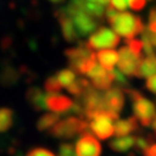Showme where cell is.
<instances>
[{
    "label": "cell",
    "mask_w": 156,
    "mask_h": 156,
    "mask_svg": "<svg viewBox=\"0 0 156 156\" xmlns=\"http://www.w3.org/2000/svg\"><path fill=\"white\" fill-rule=\"evenodd\" d=\"M60 119V115L56 113V112H49V113H44L38 118L37 123H36V128L39 132H45L49 131L55 124Z\"/></svg>",
    "instance_id": "cell-18"
},
{
    "label": "cell",
    "mask_w": 156,
    "mask_h": 156,
    "mask_svg": "<svg viewBox=\"0 0 156 156\" xmlns=\"http://www.w3.org/2000/svg\"><path fill=\"white\" fill-rule=\"evenodd\" d=\"M97 62L103 68H105L106 71H112L115 65L118 62L119 59V53L117 51L112 50V49H108V50H101L97 55Z\"/></svg>",
    "instance_id": "cell-16"
},
{
    "label": "cell",
    "mask_w": 156,
    "mask_h": 156,
    "mask_svg": "<svg viewBox=\"0 0 156 156\" xmlns=\"http://www.w3.org/2000/svg\"><path fill=\"white\" fill-rule=\"evenodd\" d=\"M156 74V55H151L144 58L139 64V67L135 73V78H148Z\"/></svg>",
    "instance_id": "cell-15"
},
{
    "label": "cell",
    "mask_w": 156,
    "mask_h": 156,
    "mask_svg": "<svg viewBox=\"0 0 156 156\" xmlns=\"http://www.w3.org/2000/svg\"><path fill=\"white\" fill-rule=\"evenodd\" d=\"M44 89L46 93H59V91H60L62 86H60L59 82H58L56 75L50 76V78H48L46 80H45Z\"/></svg>",
    "instance_id": "cell-24"
},
{
    "label": "cell",
    "mask_w": 156,
    "mask_h": 156,
    "mask_svg": "<svg viewBox=\"0 0 156 156\" xmlns=\"http://www.w3.org/2000/svg\"><path fill=\"white\" fill-rule=\"evenodd\" d=\"M108 22L111 24L113 30L118 35L123 36L126 39L134 38L145 29L141 17L136 16L129 12H122V13L117 12L115 16L108 20Z\"/></svg>",
    "instance_id": "cell-2"
},
{
    "label": "cell",
    "mask_w": 156,
    "mask_h": 156,
    "mask_svg": "<svg viewBox=\"0 0 156 156\" xmlns=\"http://www.w3.org/2000/svg\"><path fill=\"white\" fill-rule=\"evenodd\" d=\"M125 43L131 50L133 51L135 55L141 56L142 50H144V42L142 39H135V38H128L125 41Z\"/></svg>",
    "instance_id": "cell-25"
},
{
    "label": "cell",
    "mask_w": 156,
    "mask_h": 156,
    "mask_svg": "<svg viewBox=\"0 0 156 156\" xmlns=\"http://www.w3.org/2000/svg\"><path fill=\"white\" fill-rule=\"evenodd\" d=\"M19 76H20V74L15 68L6 67L2 69V72L0 74V82L4 86H13V84L16 83Z\"/></svg>",
    "instance_id": "cell-22"
},
{
    "label": "cell",
    "mask_w": 156,
    "mask_h": 156,
    "mask_svg": "<svg viewBox=\"0 0 156 156\" xmlns=\"http://www.w3.org/2000/svg\"><path fill=\"white\" fill-rule=\"evenodd\" d=\"M151 42H153V45L156 49V34H151Z\"/></svg>",
    "instance_id": "cell-33"
},
{
    "label": "cell",
    "mask_w": 156,
    "mask_h": 156,
    "mask_svg": "<svg viewBox=\"0 0 156 156\" xmlns=\"http://www.w3.org/2000/svg\"><path fill=\"white\" fill-rule=\"evenodd\" d=\"M45 102H46V109L59 115L68 113L74 104V102L69 97L59 93H48Z\"/></svg>",
    "instance_id": "cell-10"
},
{
    "label": "cell",
    "mask_w": 156,
    "mask_h": 156,
    "mask_svg": "<svg viewBox=\"0 0 156 156\" xmlns=\"http://www.w3.org/2000/svg\"><path fill=\"white\" fill-rule=\"evenodd\" d=\"M151 128H153V136L156 139V116L154 117V119H153V122H151Z\"/></svg>",
    "instance_id": "cell-32"
},
{
    "label": "cell",
    "mask_w": 156,
    "mask_h": 156,
    "mask_svg": "<svg viewBox=\"0 0 156 156\" xmlns=\"http://www.w3.org/2000/svg\"><path fill=\"white\" fill-rule=\"evenodd\" d=\"M65 56L71 68L80 75H87L90 69L97 64L96 55L86 44L68 49L65 51Z\"/></svg>",
    "instance_id": "cell-3"
},
{
    "label": "cell",
    "mask_w": 156,
    "mask_h": 156,
    "mask_svg": "<svg viewBox=\"0 0 156 156\" xmlns=\"http://www.w3.org/2000/svg\"><path fill=\"white\" fill-rule=\"evenodd\" d=\"M76 156H101L102 147L91 133L82 134L75 145Z\"/></svg>",
    "instance_id": "cell-9"
},
{
    "label": "cell",
    "mask_w": 156,
    "mask_h": 156,
    "mask_svg": "<svg viewBox=\"0 0 156 156\" xmlns=\"http://www.w3.org/2000/svg\"><path fill=\"white\" fill-rule=\"evenodd\" d=\"M26 156H56V155L50 149H46V148H43V147H35V148H31L27 153Z\"/></svg>",
    "instance_id": "cell-27"
},
{
    "label": "cell",
    "mask_w": 156,
    "mask_h": 156,
    "mask_svg": "<svg viewBox=\"0 0 156 156\" xmlns=\"http://www.w3.org/2000/svg\"><path fill=\"white\" fill-rule=\"evenodd\" d=\"M110 5L117 11H125L127 7V0H110Z\"/></svg>",
    "instance_id": "cell-30"
},
{
    "label": "cell",
    "mask_w": 156,
    "mask_h": 156,
    "mask_svg": "<svg viewBox=\"0 0 156 156\" xmlns=\"http://www.w3.org/2000/svg\"><path fill=\"white\" fill-rule=\"evenodd\" d=\"M120 42V38L117 33L105 27H101L97 31L91 34L89 39L86 42V45L90 50H104L113 49Z\"/></svg>",
    "instance_id": "cell-7"
},
{
    "label": "cell",
    "mask_w": 156,
    "mask_h": 156,
    "mask_svg": "<svg viewBox=\"0 0 156 156\" xmlns=\"http://www.w3.org/2000/svg\"><path fill=\"white\" fill-rule=\"evenodd\" d=\"M14 123V111L9 108H0V133L7 132Z\"/></svg>",
    "instance_id": "cell-20"
},
{
    "label": "cell",
    "mask_w": 156,
    "mask_h": 156,
    "mask_svg": "<svg viewBox=\"0 0 156 156\" xmlns=\"http://www.w3.org/2000/svg\"><path fill=\"white\" fill-rule=\"evenodd\" d=\"M57 80L59 84L62 86V88H67L68 86L71 84L76 80V73L73 71L72 68H65V69H62L56 74Z\"/></svg>",
    "instance_id": "cell-21"
},
{
    "label": "cell",
    "mask_w": 156,
    "mask_h": 156,
    "mask_svg": "<svg viewBox=\"0 0 156 156\" xmlns=\"http://www.w3.org/2000/svg\"><path fill=\"white\" fill-rule=\"evenodd\" d=\"M124 91L128 95V97L132 101L134 117L138 119V122H140L142 126L145 127L149 126L156 116V106L154 105V103L147 100L138 90L132 89L131 87L126 88Z\"/></svg>",
    "instance_id": "cell-4"
},
{
    "label": "cell",
    "mask_w": 156,
    "mask_h": 156,
    "mask_svg": "<svg viewBox=\"0 0 156 156\" xmlns=\"http://www.w3.org/2000/svg\"><path fill=\"white\" fill-rule=\"evenodd\" d=\"M90 83H91V86L94 87L95 89L101 90V91L108 90L109 88H111L112 83H113V73H112V71H108L102 76L91 79Z\"/></svg>",
    "instance_id": "cell-19"
},
{
    "label": "cell",
    "mask_w": 156,
    "mask_h": 156,
    "mask_svg": "<svg viewBox=\"0 0 156 156\" xmlns=\"http://www.w3.org/2000/svg\"><path fill=\"white\" fill-rule=\"evenodd\" d=\"M127 5L132 11L139 12L145 8L146 0H127Z\"/></svg>",
    "instance_id": "cell-28"
},
{
    "label": "cell",
    "mask_w": 156,
    "mask_h": 156,
    "mask_svg": "<svg viewBox=\"0 0 156 156\" xmlns=\"http://www.w3.org/2000/svg\"><path fill=\"white\" fill-rule=\"evenodd\" d=\"M119 115L110 111H101L95 113L89 122L90 132L101 140H106L113 135L115 125L113 122H117Z\"/></svg>",
    "instance_id": "cell-5"
},
{
    "label": "cell",
    "mask_w": 156,
    "mask_h": 156,
    "mask_svg": "<svg viewBox=\"0 0 156 156\" xmlns=\"http://www.w3.org/2000/svg\"><path fill=\"white\" fill-rule=\"evenodd\" d=\"M50 2H52V4H56V5H58V4H62L65 0H49Z\"/></svg>",
    "instance_id": "cell-34"
},
{
    "label": "cell",
    "mask_w": 156,
    "mask_h": 156,
    "mask_svg": "<svg viewBox=\"0 0 156 156\" xmlns=\"http://www.w3.org/2000/svg\"><path fill=\"white\" fill-rule=\"evenodd\" d=\"M135 142V136L128 135V136H117L116 139L111 140L109 142V147L113 151L117 153H126L131 148H133Z\"/></svg>",
    "instance_id": "cell-17"
},
{
    "label": "cell",
    "mask_w": 156,
    "mask_h": 156,
    "mask_svg": "<svg viewBox=\"0 0 156 156\" xmlns=\"http://www.w3.org/2000/svg\"><path fill=\"white\" fill-rule=\"evenodd\" d=\"M142 154H144V156H156V142L155 141L151 142V146H149Z\"/></svg>",
    "instance_id": "cell-31"
},
{
    "label": "cell",
    "mask_w": 156,
    "mask_h": 156,
    "mask_svg": "<svg viewBox=\"0 0 156 156\" xmlns=\"http://www.w3.org/2000/svg\"><path fill=\"white\" fill-rule=\"evenodd\" d=\"M48 132L57 139L69 140L78 135L90 133L89 122L78 116H68L65 119H59Z\"/></svg>",
    "instance_id": "cell-1"
},
{
    "label": "cell",
    "mask_w": 156,
    "mask_h": 156,
    "mask_svg": "<svg viewBox=\"0 0 156 156\" xmlns=\"http://www.w3.org/2000/svg\"><path fill=\"white\" fill-rule=\"evenodd\" d=\"M106 111L113 112L119 115L125 105V96L124 90L118 87H111L104 93Z\"/></svg>",
    "instance_id": "cell-11"
},
{
    "label": "cell",
    "mask_w": 156,
    "mask_h": 156,
    "mask_svg": "<svg viewBox=\"0 0 156 156\" xmlns=\"http://www.w3.org/2000/svg\"><path fill=\"white\" fill-rule=\"evenodd\" d=\"M119 59H118V69L120 72L128 75V76H135L136 69L141 62V56L135 55L133 51L128 48L127 45L122 46L119 49Z\"/></svg>",
    "instance_id": "cell-8"
},
{
    "label": "cell",
    "mask_w": 156,
    "mask_h": 156,
    "mask_svg": "<svg viewBox=\"0 0 156 156\" xmlns=\"http://www.w3.org/2000/svg\"><path fill=\"white\" fill-rule=\"evenodd\" d=\"M56 17L58 19L59 23H60L64 38L66 39L67 42H76V41H79L80 36L76 33V29L74 27L72 19L69 17L67 12L65 11V7L62 8V9H58L56 12Z\"/></svg>",
    "instance_id": "cell-12"
},
{
    "label": "cell",
    "mask_w": 156,
    "mask_h": 156,
    "mask_svg": "<svg viewBox=\"0 0 156 156\" xmlns=\"http://www.w3.org/2000/svg\"><path fill=\"white\" fill-rule=\"evenodd\" d=\"M65 11L69 17L72 19L74 27L76 29V33L80 37L88 36L89 34L96 30L98 27V20L95 19L93 15L88 14L87 12L80 9L78 7H74L71 4L65 7Z\"/></svg>",
    "instance_id": "cell-6"
},
{
    "label": "cell",
    "mask_w": 156,
    "mask_h": 156,
    "mask_svg": "<svg viewBox=\"0 0 156 156\" xmlns=\"http://www.w3.org/2000/svg\"><path fill=\"white\" fill-rule=\"evenodd\" d=\"M146 88L153 94H156V74L148 76V80L146 81Z\"/></svg>",
    "instance_id": "cell-29"
},
{
    "label": "cell",
    "mask_w": 156,
    "mask_h": 156,
    "mask_svg": "<svg viewBox=\"0 0 156 156\" xmlns=\"http://www.w3.org/2000/svg\"><path fill=\"white\" fill-rule=\"evenodd\" d=\"M58 156H76V153L74 151V146L68 142H62L59 146Z\"/></svg>",
    "instance_id": "cell-26"
},
{
    "label": "cell",
    "mask_w": 156,
    "mask_h": 156,
    "mask_svg": "<svg viewBox=\"0 0 156 156\" xmlns=\"http://www.w3.org/2000/svg\"><path fill=\"white\" fill-rule=\"evenodd\" d=\"M27 101H28L29 105L33 108L36 111H42L46 109V94L42 89H39L38 87H30L27 90L26 94Z\"/></svg>",
    "instance_id": "cell-13"
},
{
    "label": "cell",
    "mask_w": 156,
    "mask_h": 156,
    "mask_svg": "<svg viewBox=\"0 0 156 156\" xmlns=\"http://www.w3.org/2000/svg\"><path fill=\"white\" fill-rule=\"evenodd\" d=\"M138 129H139V122L134 116H132L126 119H120V120L118 119L115 124L113 134L116 136H124V135H128L129 133L138 132Z\"/></svg>",
    "instance_id": "cell-14"
},
{
    "label": "cell",
    "mask_w": 156,
    "mask_h": 156,
    "mask_svg": "<svg viewBox=\"0 0 156 156\" xmlns=\"http://www.w3.org/2000/svg\"><path fill=\"white\" fill-rule=\"evenodd\" d=\"M155 141V138L151 135V134H148V135H138L135 136V142H134V151L135 153H144V151L151 146V142Z\"/></svg>",
    "instance_id": "cell-23"
}]
</instances>
